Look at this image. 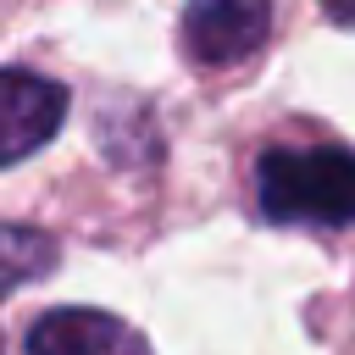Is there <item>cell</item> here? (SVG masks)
Segmentation results:
<instances>
[{"mask_svg":"<svg viewBox=\"0 0 355 355\" xmlns=\"http://www.w3.org/2000/svg\"><path fill=\"white\" fill-rule=\"evenodd\" d=\"M55 239L39 233V227H22V222H0V300L44 272H55Z\"/></svg>","mask_w":355,"mask_h":355,"instance_id":"cell-5","label":"cell"},{"mask_svg":"<svg viewBox=\"0 0 355 355\" xmlns=\"http://www.w3.org/2000/svg\"><path fill=\"white\" fill-rule=\"evenodd\" d=\"M28 355H150V344L139 327H128L111 311L61 305L28 327Z\"/></svg>","mask_w":355,"mask_h":355,"instance_id":"cell-4","label":"cell"},{"mask_svg":"<svg viewBox=\"0 0 355 355\" xmlns=\"http://www.w3.org/2000/svg\"><path fill=\"white\" fill-rule=\"evenodd\" d=\"M67 122V89L28 67H0V166L44 150Z\"/></svg>","mask_w":355,"mask_h":355,"instance_id":"cell-3","label":"cell"},{"mask_svg":"<svg viewBox=\"0 0 355 355\" xmlns=\"http://www.w3.org/2000/svg\"><path fill=\"white\" fill-rule=\"evenodd\" d=\"M322 11L333 22H344V28H355V0H322Z\"/></svg>","mask_w":355,"mask_h":355,"instance_id":"cell-6","label":"cell"},{"mask_svg":"<svg viewBox=\"0 0 355 355\" xmlns=\"http://www.w3.org/2000/svg\"><path fill=\"white\" fill-rule=\"evenodd\" d=\"M255 194L272 222L349 227L355 222V150L349 144L266 150L255 166Z\"/></svg>","mask_w":355,"mask_h":355,"instance_id":"cell-1","label":"cell"},{"mask_svg":"<svg viewBox=\"0 0 355 355\" xmlns=\"http://www.w3.org/2000/svg\"><path fill=\"white\" fill-rule=\"evenodd\" d=\"M272 33V0H189L183 6V55L194 67H233L255 55Z\"/></svg>","mask_w":355,"mask_h":355,"instance_id":"cell-2","label":"cell"}]
</instances>
